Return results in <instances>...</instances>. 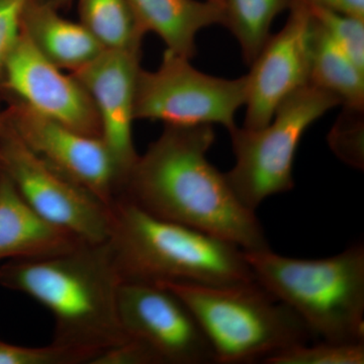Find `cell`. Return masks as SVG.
Segmentation results:
<instances>
[{"mask_svg": "<svg viewBox=\"0 0 364 364\" xmlns=\"http://www.w3.org/2000/svg\"><path fill=\"white\" fill-rule=\"evenodd\" d=\"M4 74L7 87L31 111L85 135L100 136V117L87 91L73 74L66 75L46 59L23 32Z\"/></svg>", "mask_w": 364, "mask_h": 364, "instance_id": "7c38bea8", "label": "cell"}, {"mask_svg": "<svg viewBox=\"0 0 364 364\" xmlns=\"http://www.w3.org/2000/svg\"><path fill=\"white\" fill-rule=\"evenodd\" d=\"M299 1L364 18V0H299Z\"/></svg>", "mask_w": 364, "mask_h": 364, "instance_id": "d4e9b609", "label": "cell"}, {"mask_svg": "<svg viewBox=\"0 0 364 364\" xmlns=\"http://www.w3.org/2000/svg\"><path fill=\"white\" fill-rule=\"evenodd\" d=\"M256 282L289 306L314 339L364 342V246L321 259H299L272 249L244 251Z\"/></svg>", "mask_w": 364, "mask_h": 364, "instance_id": "277c9868", "label": "cell"}, {"mask_svg": "<svg viewBox=\"0 0 364 364\" xmlns=\"http://www.w3.org/2000/svg\"><path fill=\"white\" fill-rule=\"evenodd\" d=\"M293 0H223L224 26L240 45L246 64L250 65L270 37L274 18L289 9Z\"/></svg>", "mask_w": 364, "mask_h": 364, "instance_id": "d6986e66", "label": "cell"}, {"mask_svg": "<svg viewBox=\"0 0 364 364\" xmlns=\"http://www.w3.org/2000/svg\"><path fill=\"white\" fill-rule=\"evenodd\" d=\"M43 1L47 2L50 6L58 9L59 6H65V4H69L71 0H43Z\"/></svg>", "mask_w": 364, "mask_h": 364, "instance_id": "484cf974", "label": "cell"}, {"mask_svg": "<svg viewBox=\"0 0 364 364\" xmlns=\"http://www.w3.org/2000/svg\"><path fill=\"white\" fill-rule=\"evenodd\" d=\"M28 0H0V74L4 73L21 35V18Z\"/></svg>", "mask_w": 364, "mask_h": 364, "instance_id": "cb8c5ba5", "label": "cell"}, {"mask_svg": "<svg viewBox=\"0 0 364 364\" xmlns=\"http://www.w3.org/2000/svg\"><path fill=\"white\" fill-rule=\"evenodd\" d=\"M289 9L286 25L268 38L250 64L244 128L267 126L289 95L310 85L313 16L299 0H293Z\"/></svg>", "mask_w": 364, "mask_h": 364, "instance_id": "30bf717a", "label": "cell"}, {"mask_svg": "<svg viewBox=\"0 0 364 364\" xmlns=\"http://www.w3.org/2000/svg\"><path fill=\"white\" fill-rule=\"evenodd\" d=\"M0 364H86L77 352L54 343L26 347L0 338Z\"/></svg>", "mask_w": 364, "mask_h": 364, "instance_id": "603a6c76", "label": "cell"}, {"mask_svg": "<svg viewBox=\"0 0 364 364\" xmlns=\"http://www.w3.org/2000/svg\"><path fill=\"white\" fill-rule=\"evenodd\" d=\"M310 83L338 97L347 109H364V70L352 61L315 20L311 46Z\"/></svg>", "mask_w": 364, "mask_h": 364, "instance_id": "e0dca14e", "label": "cell"}, {"mask_svg": "<svg viewBox=\"0 0 364 364\" xmlns=\"http://www.w3.org/2000/svg\"><path fill=\"white\" fill-rule=\"evenodd\" d=\"M139 28L161 38L167 51L191 59L196 37L208 26L225 23L224 7L198 0H127Z\"/></svg>", "mask_w": 364, "mask_h": 364, "instance_id": "9a60e30c", "label": "cell"}, {"mask_svg": "<svg viewBox=\"0 0 364 364\" xmlns=\"http://www.w3.org/2000/svg\"><path fill=\"white\" fill-rule=\"evenodd\" d=\"M117 315L127 338L145 349L154 364L215 363L196 316L167 287L122 282Z\"/></svg>", "mask_w": 364, "mask_h": 364, "instance_id": "9c48e42d", "label": "cell"}, {"mask_svg": "<svg viewBox=\"0 0 364 364\" xmlns=\"http://www.w3.org/2000/svg\"><path fill=\"white\" fill-rule=\"evenodd\" d=\"M140 61L141 50H105L87 65L71 73L87 91L97 109L100 136L116 163L121 191L139 158L133 124Z\"/></svg>", "mask_w": 364, "mask_h": 364, "instance_id": "4fadbf2b", "label": "cell"}, {"mask_svg": "<svg viewBox=\"0 0 364 364\" xmlns=\"http://www.w3.org/2000/svg\"><path fill=\"white\" fill-rule=\"evenodd\" d=\"M85 243L38 215L0 169V264L51 257Z\"/></svg>", "mask_w": 364, "mask_h": 364, "instance_id": "5bb4252c", "label": "cell"}, {"mask_svg": "<svg viewBox=\"0 0 364 364\" xmlns=\"http://www.w3.org/2000/svg\"><path fill=\"white\" fill-rule=\"evenodd\" d=\"M112 213L109 243L123 282L232 286L256 280L244 250L230 242L159 219L123 198Z\"/></svg>", "mask_w": 364, "mask_h": 364, "instance_id": "3957f363", "label": "cell"}, {"mask_svg": "<svg viewBox=\"0 0 364 364\" xmlns=\"http://www.w3.org/2000/svg\"><path fill=\"white\" fill-rule=\"evenodd\" d=\"M4 128H6V124H4L1 121H0V134L2 133V131L4 130Z\"/></svg>", "mask_w": 364, "mask_h": 364, "instance_id": "4316f807", "label": "cell"}, {"mask_svg": "<svg viewBox=\"0 0 364 364\" xmlns=\"http://www.w3.org/2000/svg\"><path fill=\"white\" fill-rule=\"evenodd\" d=\"M212 124L167 126L139 156L119 198L148 214L212 235L244 251L269 248L256 212L208 159Z\"/></svg>", "mask_w": 364, "mask_h": 364, "instance_id": "6da1fadb", "label": "cell"}, {"mask_svg": "<svg viewBox=\"0 0 364 364\" xmlns=\"http://www.w3.org/2000/svg\"><path fill=\"white\" fill-rule=\"evenodd\" d=\"M191 59L165 51L155 71L141 68L136 78V119L163 122L167 126L221 124L236 128V112L246 102V75L226 79L208 75Z\"/></svg>", "mask_w": 364, "mask_h": 364, "instance_id": "52a82bcc", "label": "cell"}, {"mask_svg": "<svg viewBox=\"0 0 364 364\" xmlns=\"http://www.w3.org/2000/svg\"><path fill=\"white\" fill-rule=\"evenodd\" d=\"M265 364H363L364 342H332L299 344L279 352Z\"/></svg>", "mask_w": 364, "mask_h": 364, "instance_id": "ffe728a7", "label": "cell"}, {"mask_svg": "<svg viewBox=\"0 0 364 364\" xmlns=\"http://www.w3.org/2000/svg\"><path fill=\"white\" fill-rule=\"evenodd\" d=\"M177 294L200 323L215 363L263 361L309 343L312 333L296 313L257 282L232 286L160 284Z\"/></svg>", "mask_w": 364, "mask_h": 364, "instance_id": "5b68a950", "label": "cell"}, {"mask_svg": "<svg viewBox=\"0 0 364 364\" xmlns=\"http://www.w3.org/2000/svg\"><path fill=\"white\" fill-rule=\"evenodd\" d=\"M0 169L46 221L85 243L109 240L112 208L36 154L9 124L0 134Z\"/></svg>", "mask_w": 364, "mask_h": 364, "instance_id": "ba28073f", "label": "cell"}, {"mask_svg": "<svg viewBox=\"0 0 364 364\" xmlns=\"http://www.w3.org/2000/svg\"><path fill=\"white\" fill-rule=\"evenodd\" d=\"M122 282L109 241L0 264V287L47 309L55 321L52 343L77 352L86 364L128 340L117 315Z\"/></svg>", "mask_w": 364, "mask_h": 364, "instance_id": "7a4b0ae2", "label": "cell"}, {"mask_svg": "<svg viewBox=\"0 0 364 364\" xmlns=\"http://www.w3.org/2000/svg\"><path fill=\"white\" fill-rule=\"evenodd\" d=\"M344 116L329 136L330 146L343 161L356 168H363V109L345 107Z\"/></svg>", "mask_w": 364, "mask_h": 364, "instance_id": "7402d4cb", "label": "cell"}, {"mask_svg": "<svg viewBox=\"0 0 364 364\" xmlns=\"http://www.w3.org/2000/svg\"><path fill=\"white\" fill-rule=\"evenodd\" d=\"M339 105L338 97L310 83L289 95L267 126L229 132L236 162L225 176L245 207L256 212L269 196L294 188V161L301 136Z\"/></svg>", "mask_w": 364, "mask_h": 364, "instance_id": "8992f818", "label": "cell"}, {"mask_svg": "<svg viewBox=\"0 0 364 364\" xmlns=\"http://www.w3.org/2000/svg\"><path fill=\"white\" fill-rule=\"evenodd\" d=\"M208 1L215 2V4H219L223 6V0H208Z\"/></svg>", "mask_w": 364, "mask_h": 364, "instance_id": "83f0119b", "label": "cell"}, {"mask_svg": "<svg viewBox=\"0 0 364 364\" xmlns=\"http://www.w3.org/2000/svg\"><path fill=\"white\" fill-rule=\"evenodd\" d=\"M305 4V2H303ZM314 20L364 70V18L305 4Z\"/></svg>", "mask_w": 364, "mask_h": 364, "instance_id": "44dd1931", "label": "cell"}, {"mask_svg": "<svg viewBox=\"0 0 364 364\" xmlns=\"http://www.w3.org/2000/svg\"><path fill=\"white\" fill-rule=\"evenodd\" d=\"M9 126L46 162L114 207L121 181L111 152L100 136L85 135L40 116L21 102L14 107Z\"/></svg>", "mask_w": 364, "mask_h": 364, "instance_id": "8fae6325", "label": "cell"}, {"mask_svg": "<svg viewBox=\"0 0 364 364\" xmlns=\"http://www.w3.org/2000/svg\"><path fill=\"white\" fill-rule=\"evenodd\" d=\"M79 16L105 50H141L145 33L127 0H79Z\"/></svg>", "mask_w": 364, "mask_h": 364, "instance_id": "ac0fdd59", "label": "cell"}, {"mask_svg": "<svg viewBox=\"0 0 364 364\" xmlns=\"http://www.w3.org/2000/svg\"><path fill=\"white\" fill-rule=\"evenodd\" d=\"M21 32L46 59L71 73L105 51L80 23L60 16L56 7L43 0H28L21 18Z\"/></svg>", "mask_w": 364, "mask_h": 364, "instance_id": "2e32d148", "label": "cell"}]
</instances>
